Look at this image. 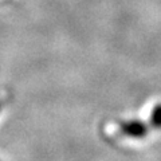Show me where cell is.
Returning <instances> with one entry per match:
<instances>
[{
	"label": "cell",
	"mask_w": 161,
	"mask_h": 161,
	"mask_svg": "<svg viewBox=\"0 0 161 161\" xmlns=\"http://www.w3.org/2000/svg\"><path fill=\"white\" fill-rule=\"evenodd\" d=\"M148 130L149 129L147 125L142 121H137V119L125 121V122H121L119 125V132L130 138H142L148 134Z\"/></svg>",
	"instance_id": "6da1fadb"
},
{
	"label": "cell",
	"mask_w": 161,
	"mask_h": 161,
	"mask_svg": "<svg viewBox=\"0 0 161 161\" xmlns=\"http://www.w3.org/2000/svg\"><path fill=\"white\" fill-rule=\"evenodd\" d=\"M150 125H152L154 129L161 128V103L156 105L154 109L152 110V114H150Z\"/></svg>",
	"instance_id": "7a4b0ae2"
}]
</instances>
